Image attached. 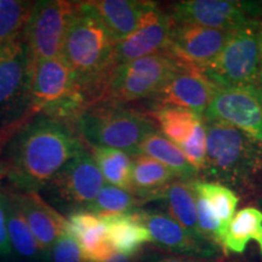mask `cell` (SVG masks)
Returning <instances> with one entry per match:
<instances>
[{
  "mask_svg": "<svg viewBox=\"0 0 262 262\" xmlns=\"http://www.w3.org/2000/svg\"><path fill=\"white\" fill-rule=\"evenodd\" d=\"M85 149L73 127L37 116L8 143L6 178L19 191L38 193L64 164Z\"/></svg>",
  "mask_w": 262,
  "mask_h": 262,
  "instance_id": "1",
  "label": "cell"
},
{
  "mask_svg": "<svg viewBox=\"0 0 262 262\" xmlns=\"http://www.w3.org/2000/svg\"><path fill=\"white\" fill-rule=\"evenodd\" d=\"M117 41L101 21L83 3L66 34L61 57L70 66L80 90L90 106L101 102L116 71L114 50Z\"/></svg>",
  "mask_w": 262,
  "mask_h": 262,
  "instance_id": "2",
  "label": "cell"
},
{
  "mask_svg": "<svg viewBox=\"0 0 262 262\" xmlns=\"http://www.w3.org/2000/svg\"><path fill=\"white\" fill-rule=\"evenodd\" d=\"M206 159L203 175L211 182L253 191L262 180V143L220 120H203Z\"/></svg>",
  "mask_w": 262,
  "mask_h": 262,
  "instance_id": "3",
  "label": "cell"
},
{
  "mask_svg": "<svg viewBox=\"0 0 262 262\" xmlns=\"http://www.w3.org/2000/svg\"><path fill=\"white\" fill-rule=\"evenodd\" d=\"M157 130L153 119L125 104L97 102L85 110L75 131L90 148H113L130 156L139 153L140 145Z\"/></svg>",
  "mask_w": 262,
  "mask_h": 262,
  "instance_id": "4",
  "label": "cell"
},
{
  "mask_svg": "<svg viewBox=\"0 0 262 262\" xmlns=\"http://www.w3.org/2000/svg\"><path fill=\"white\" fill-rule=\"evenodd\" d=\"M261 21L251 22L231 34L214 61L201 68L219 89L257 88L262 90L258 29Z\"/></svg>",
  "mask_w": 262,
  "mask_h": 262,
  "instance_id": "5",
  "label": "cell"
},
{
  "mask_svg": "<svg viewBox=\"0 0 262 262\" xmlns=\"http://www.w3.org/2000/svg\"><path fill=\"white\" fill-rule=\"evenodd\" d=\"M33 63L24 39L0 49V129L17 134L33 119L29 111Z\"/></svg>",
  "mask_w": 262,
  "mask_h": 262,
  "instance_id": "6",
  "label": "cell"
},
{
  "mask_svg": "<svg viewBox=\"0 0 262 262\" xmlns=\"http://www.w3.org/2000/svg\"><path fill=\"white\" fill-rule=\"evenodd\" d=\"M181 62L168 52L137 58L116 68L101 102L125 104L152 98L181 67Z\"/></svg>",
  "mask_w": 262,
  "mask_h": 262,
  "instance_id": "7",
  "label": "cell"
},
{
  "mask_svg": "<svg viewBox=\"0 0 262 262\" xmlns=\"http://www.w3.org/2000/svg\"><path fill=\"white\" fill-rule=\"evenodd\" d=\"M78 10V2H34L24 39L32 63L60 57L66 34Z\"/></svg>",
  "mask_w": 262,
  "mask_h": 262,
  "instance_id": "8",
  "label": "cell"
},
{
  "mask_svg": "<svg viewBox=\"0 0 262 262\" xmlns=\"http://www.w3.org/2000/svg\"><path fill=\"white\" fill-rule=\"evenodd\" d=\"M168 15L173 22L233 32L262 21V2L186 0L172 4Z\"/></svg>",
  "mask_w": 262,
  "mask_h": 262,
  "instance_id": "9",
  "label": "cell"
},
{
  "mask_svg": "<svg viewBox=\"0 0 262 262\" xmlns=\"http://www.w3.org/2000/svg\"><path fill=\"white\" fill-rule=\"evenodd\" d=\"M104 179L90 150L85 149L62 166L44 189L60 204L81 210L95 201Z\"/></svg>",
  "mask_w": 262,
  "mask_h": 262,
  "instance_id": "10",
  "label": "cell"
},
{
  "mask_svg": "<svg viewBox=\"0 0 262 262\" xmlns=\"http://www.w3.org/2000/svg\"><path fill=\"white\" fill-rule=\"evenodd\" d=\"M203 120H220L262 143V90L257 88L219 89Z\"/></svg>",
  "mask_w": 262,
  "mask_h": 262,
  "instance_id": "11",
  "label": "cell"
},
{
  "mask_svg": "<svg viewBox=\"0 0 262 262\" xmlns=\"http://www.w3.org/2000/svg\"><path fill=\"white\" fill-rule=\"evenodd\" d=\"M217 91L219 88L203 74L201 68L182 63L150 100L155 108L165 106L185 108L203 119L206 108Z\"/></svg>",
  "mask_w": 262,
  "mask_h": 262,
  "instance_id": "12",
  "label": "cell"
},
{
  "mask_svg": "<svg viewBox=\"0 0 262 262\" xmlns=\"http://www.w3.org/2000/svg\"><path fill=\"white\" fill-rule=\"evenodd\" d=\"M233 32L180 24L171 19L166 52L181 62L203 68L217 57Z\"/></svg>",
  "mask_w": 262,
  "mask_h": 262,
  "instance_id": "13",
  "label": "cell"
},
{
  "mask_svg": "<svg viewBox=\"0 0 262 262\" xmlns=\"http://www.w3.org/2000/svg\"><path fill=\"white\" fill-rule=\"evenodd\" d=\"M136 214L148 231L150 243L187 256L208 257L216 254L215 244L194 237L166 212L136 210Z\"/></svg>",
  "mask_w": 262,
  "mask_h": 262,
  "instance_id": "14",
  "label": "cell"
},
{
  "mask_svg": "<svg viewBox=\"0 0 262 262\" xmlns=\"http://www.w3.org/2000/svg\"><path fill=\"white\" fill-rule=\"evenodd\" d=\"M81 3L100 19L117 42L133 34L159 10L156 3L146 0H91Z\"/></svg>",
  "mask_w": 262,
  "mask_h": 262,
  "instance_id": "15",
  "label": "cell"
},
{
  "mask_svg": "<svg viewBox=\"0 0 262 262\" xmlns=\"http://www.w3.org/2000/svg\"><path fill=\"white\" fill-rule=\"evenodd\" d=\"M170 31L171 18L158 10L137 31L117 42L114 50L116 66L119 67L137 58L165 52L169 47Z\"/></svg>",
  "mask_w": 262,
  "mask_h": 262,
  "instance_id": "16",
  "label": "cell"
},
{
  "mask_svg": "<svg viewBox=\"0 0 262 262\" xmlns=\"http://www.w3.org/2000/svg\"><path fill=\"white\" fill-rule=\"evenodd\" d=\"M12 194L24 212L39 248L47 257L57 238L67 229V217L49 205L37 192H19Z\"/></svg>",
  "mask_w": 262,
  "mask_h": 262,
  "instance_id": "17",
  "label": "cell"
},
{
  "mask_svg": "<svg viewBox=\"0 0 262 262\" xmlns=\"http://www.w3.org/2000/svg\"><path fill=\"white\" fill-rule=\"evenodd\" d=\"M67 232L79 244L84 262H103L116 253L108 241L106 225L94 212L72 211L67 217Z\"/></svg>",
  "mask_w": 262,
  "mask_h": 262,
  "instance_id": "18",
  "label": "cell"
},
{
  "mask_svg": "<svg viewBox=\"0 0 262 262\" xmlns=\"http://www.w3.org/2000/svg\"><path fill=\"white\" fill-rule=\"evenodd\" d=\"M178 179L171 170L145 155L133 157L131 193L143 202L158 201L160 193Z\"/></svg>",
  "mask_w": 262,
  "mask_h": 262,
  "instance_id": "19",
  "label": "cell"
},
{
  "mask_svg": "<svg viewBox=\"0 0 262 262\" xmlns=\"http://www.w3.org/2000/svg\"><path fill=\"white\" fill-rule=\"evenodd\" d=\"M101 219L106 225L108 241L117 253L133 257L143 245L150 242L148 231L136 211L101 216Z\"/></svg>",
  "mask_w": 262,
  "mask_h": 262,
  "instance_id": "20",
  "label": "cell"
},
{
  "mask_svg": "<svg viewBox=\"0 0 262 262\" xmlns=\"http://www.w3.org/2000/svg\"><path fill=\"white\" fill-rule=\"evenodd\" d=\"M137 155H145L162 163L181 181H194L198 171L189 164L180 147L166 139L158 130L150 133L140 145Z\"/></svg>",
  "mask_w": 262,
  "mask_h": 262,
  "instance_id": "21",
  "label": "cell"
},
{
  "mask_svg": "<svg viewBox=\"0 0 262 262\" xmlns=\"http://www.w3.org/2000/svg\"><path fill=\"white\" fill-rule=\"evenodd\" d=\"M158 201L165 202L169 210L168 214L186 231L194 237L204 238L199 232L196 194L193 191L191 182L175 180L160 193Z\"/></svg>",
  "mask_w": 262,
  "mask_h": 262,
  "instance_id": "22",
  "label": "cell"
},
{
  "mask_svg": "<svg viewBox=\"0 0 262 262\" xmlns=\"http://www.w3.org/2000/svg\"><path fill=\"white\" fill-rule=\"evenodd\" d=\"M5 212L6 227L14 254L32 262L45 257L12 193H5Z\"/></svg>",
  "mask_w": 262,
  "mask_h": 262,
  "instance_id": "23",
  "label": "cell"
},
{
  "mask_svg": "<svg viewBox=\"0 0 262 262\" xmlns=\"http://www.w3.org/2000/svg\"><path fill=\"white\" fill-rule=\"evenodd\" d=\"M251 241L256 242L262 255V211L255 206H245L232 219L222 247L231 253L242 254Z\"/></svg>",
  "mask_w": 262,
  "mask_h": 262,
  "instance_id": "24",
  "label": "cell"
},
{
  "mask_svg": "<svg viewBox=\"0 0 262 262\" xmlns=\"http://www.w3.org/2000/svg\"><path fill=\"white\" fill-rule=\"evenodd\" d=\"M191 186L195 194L206 199V202L211 206L212 211H214L219 222H220L222 247L228 226L235 215V209H237L239 202L237 193L233 189L216 182L194 180V181L191 182Z\"/></svg>",
  "mask_w": 262,
  "mask_h": 262,
  "instance_id": "25",
  "label": "cell"
},
{
  "mask_svg": "<svg viewBox=\"0 0 262 262\" xmlns=\"http://www.w3.org/2000/svg\"><path fill=\"white\" fill-rule=\"evenodd\" d=\"M95 162L108 185L131 193V169L133 156L124 150L113 148H90Z\"/></svg>",
  "mask_w": 262,
  "mask_h": 262,
  "instance_id": "26",
  "label": "cell"
},
{
  "mask_svg": "<svg viewBox=\"0 0 262 262\" xmlns=\"http://www.w3.org/2000/svg\"><path fill=\"white\" fill-rule=\"evenodd\" d=\"M153 112L163 135L178 146L189 139L196 124L203 120L191 111L180 107H157Z\"/></svg>",
  "mask_w": 262,
  "mask_h": 262,
  "instance_id": "27",
  "label": "cell"
},
{
  "mask_svg": "<svg viewBox=\"0 0 262 262\" xmlns=\"http://www.w3.org/2000/svg\"><path fill=\"white\" fill-rule=\"evenodd\" d=\"M34 2L2 0L0 4V49L24 37Z\"/></svg>",
  "mask_w": 262,
  "mask_h": 262,
  "instance_id": "28",
  "label": "cell"
},
{
  "mask_svg": "<svg viewBox=\"0 0 262 262\" xmlns=\"http://www.w3.org/2000/svg\"><path fill=\"white\" fill-rule=\"evenodd\" d=\"M142 201L125 189L112 185H104L95 201L84 210L91 211L98 216L129 214L135 211Z\"/></svg>",
  "mask_w": 262,
  "mask_h": 262,
  "instance_id": "29",
  "label": "cell"
},
{
  "mask_svg": "<svg viewBox=\"0 0 262 262\" xmlns=\"http://www.w3.org/2000/svg\"><path fill=\"white\" fill-rule=\"evenodd\" d=\"M179 147L189 164L201 172L204 169L206 159V130L203 120L196 124L189 139Z\"/></svg>",
  "mask_w": 262,
  "mask_h": 262,
  "instance_id": "30",
  "label": "cell"
},
{
  "mask_svg": "<svg viewBox=\"0 0 262 262\" xmlns=\"http://www.w3.org/2000/svg\"><path fill=\"white\" fill-rule=\"evenodd\" d=\"M47 257L51 262H84L79 244L67 229L57 238Z\"/></svg>",
  "mask_w": 262,
  "mask_h": 262,
  "instance_id": "31",
  "label": "cell"
},
{
  "mask_svg": "<svg viewBox=\"0 0 262 262\" xmlns=\"http://www.w3.org/2000/svg\"><path fill=\"white\" fill-rule=\"evenodd\" d=\"M14 255L6 227L5 193L0 192V257H10Z\"/></svg>",
  "mask_w": 262,
  "mask_h": 262,
  "instance_id": "32",
  "label": "cell"
},
{
  "mask_svg": "<svg viewBox=\"0 0 262 262\" xmlns=\"http://www.w3.org/2000/svg\"><path fill=\"white\" fill-rule=\"evenodd\" d=\"M149 262H205V261L192 260V258L175 256V255H155V256L150 258Z\"/></svg>",
  "mask_w": 262,
  "mask_h": 262,
  "instance_id": "33",
  "label": "cell"
},
{
  "mask_svg": "<svg viewBox=\"0 0 262 262\" xmlns=\"http://www.w3.org/2000/svg\"><path fill=\"white\" fill-rule=\"evenodd\" d=\"M15 135L16 134L11 133V131L0 129V156H2V153L4 152V148L8 146L10 140H11ZM2 163H3V160H0V165H2Z\"/></svg>",
  "mask_w": 262,
  "mask_h": 262,
  "instance_id": "34",
  "label": "cell"
},
{
  "mask_svg": "<svg viewBox=\"0 0 262 262\" xmlns=\"http://www.w3.org/2000/svg\"><path fill=\"white\" fill-rule=\"evenodd\" d=\"M103 262H133V261H131V257L126 256V255L120 254V253H117L116 251V253H113L110 257L107 258L106 261H103Z\"/></svg>",
  "mask_w": 262,
  "mask_h": 262,
  "instance_id": "35",
  "label": "cell"
},
{
  "mask_svg": "<svg viewBox=\"0 0 262 262\" xmlns=\"http://www.w3.org/2000/svg\"><path fill=\"white\" fill-rule=\"evenodd\" d=\"M258 45H260V57H261V73H262V21L258 29Z\"/></svg>",
  "mask_w": 262,
  "mask_h": 262,
  "instance_id": "36",
  "label": "cell"
},
{
  "mask_svg": "<svg viewBox=\"0 0 262 262\" xmlns=\"http://www.w3.org/2000/svg\"><path fill=\"white\" fill-rule=\"evenodd\" d=\"M6 178V166L5 163L3 162L2 165H0V182L3 181V179Z\"/></svg>",
  "mask_w": 262,
  "mask_h": 262,
  "instance_id": "37",
  "label": "cell"
},
{
  "mask_svg": "<svg viewBox=\"0 0 262 262\" xmlns=\"http://www.w3.org/2000/svg\"><path fill=\"white\" fill-rule=\"evenodd\" d=\"M256 189H257V191H260V199H261V204H262V180L260 181V183L257 185Z\"/></svg>",
  "mask_w": 262,
  "mask_h": 262,
  "instance_id": "38",
  "label": "cell"
},
{
  "mask_svg": "<svg viewBox=\"0 0 262 262\" xmlns=\"http://www.w3.org/2000/svg\"><path fill=\"white\" fill-rule=\"evenodd\" d=\"M0 4H2V0H0Z\"/></svg>",
  "mask_w": 262,
  "mask_h": 262,
  "instance_id": "39",
  "label": "cell"
}]
</instances>
